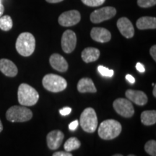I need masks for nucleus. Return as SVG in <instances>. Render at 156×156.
Here are the masks:
<instances>
[{"label":"nucleus","instance_id":"nucleus-1","mask_svg":"<svg viewBox=\"0 0 156 156\" xmlns=\"http://www.w3.org/2000/svg\"><path fill=\"white\" fill-rule=\"evenodd\" d=\"M122 130V126L119 122L114 119H107L99 126L98 135L103 140H113L119 135Z\"/></svg>","mask_w":156,"mask_h":156},{"label":"nucleus","instance_id":"nucleus-2","mask_svg":"<svg viewBox=\"0 0 156 156\" xmlns=\"http://www.w3.org/2000/svg\"><path fill=\"white\" fill-rule=\"evenodd\" d=\"M15 46L21 56H29L32 55L36 48V39L30 33H22L17 39Z\"/></svg>","mask_w":156,"mask_h":156},{"label":"nucleus","instance_id":"nucleus-3","mask_svg":"<svg viewBox=\"0 0 156 156\" xmlns=\"http://www.w3.org/2000/svg\"><path fill=\"white\" fill-rule=\"evenodd\" d=\"M18 102L25 106H32L36 104L39 99V94L37 90L28 84L22 83L17 91Z\"/></svg>","mask_w":156,"mask_h":156},{"label":"nucleus","instance_id":"nucleus-4","mask_svg":"<svg viewBox=\"0 0 156 156\" xmlns=\"http://www.w3.org/2000/svg\"><path fill=\"white\" fill-rule=\"evenodd\" d=\"M43 86L46 90L52 93L62 92L67 88V82L61 76L48 74L42 80Z\"/></svg>","mask_w":156,"mask_h":156},{"label":"nucleus","instance_id":"nucleus-5","mask_svg":"<svg viewBox=\"0 0 156 156\" xmlns=\"http://www.w3.org/2000/svg\"><path fill=\"white\" fill-rule=\"evenodd\" d=\"M33 113L25 106H13L6 112V118L11 122H25L30 120Z\"/></svg>","mask_w":156,"mask_h":156},{"label":"nucleus","instance_id":"nucleus-6","mask_svg":"<svg viewBox=\"0 0 156 156\" xmlns=\"http://www.w3.org/2000/svg\"><path fill=\"white\" fill-rule=\"evenodd\" d=\"M79 123L84 131L87 133H93L98 127V118L94 109L85 108L80 115Z\"/></svg>","mask_w":156,"mask_h":156},{"label":"nucleus","instance_id":"nucleus-7","mask_svg":"<svg viewBox=\"0 0 156 156\" xmlns=\"http://www.w3.org/2000/svg\"><path fill=\"white\" fill-rule=\"evenodd\" d=\"M113 107L117 114L124 118H130L134 114L133 105L129 100L125 98H117L113 103Z\"/></svg>","mask_w":156,"mask_h":156},{"label":"nucleus","instance_id":"nucleus-8","mask_svg":"<svg viewBox=\"0 0 156 156\" xmlns=\"http://www.w3.org/2000/svg\"><path fill=\"white\" fill-rule=\"evenodd\" d=\"M116 14V9L113 7H103L93 11L90 15V20L93 23H100L112 18Z\"/></svg>","mask_w":156,"mask_h":156},{"label":"nucleus","instance_id":"nucleus-9","mask_svg":"<svg viewBox=\"0 0 156 156\" xmlns=\"http://www.w3.org/2000/svg\"><path fill=\"white\" fill-rule=\"evenodd\" d=\"M62 48L64 52L70 54L75 50L77 44V36L75 33L71 30H67L62 37Z\"/></svg>","mask_w":156,"mask_h":156},{"label":"nucleus","instance_id":"nucleus-10","mask_svg":"<svg viewBox=\"0 0 156 156\" xmlns=\"http://www.w3.org/2000/svg\"><path fill=\"white\" fill-rule=\"evenodd\" d=\"M81 16L77 10L64 12L58 17V23L62 26L70 27L77 24L80 21Z\"/></svg>","mask_w":156,"mask_h":156},{"label":"nucleus","instance_id":"nucleus-11","mask_svg":"<svg viewBox=\"0 0 156 156\" xmlns=\"http://www.w3.org/2000/svg\"><path fill=\"white\" fill-rule=\"evenodd\" d=\"M64 138V134L60 130H53L46 136V142L48 148L52 151L57 150L62 145Z\"/></svg>","mask_w":156,"mask_h":156},{"label":"nucleus","instance_id":"nucleus-12","mask_svg":"<svg viewBox=\"0 0 156 156\" xmlns=\"http://www.w3.org/2000/svg\"><path fill=\"white\" fill-rule=\"evenodd\" d=\"M117 28L124 37L131 38L134 35V28L133 25L126 17H121L117 21Z\"/></svg>","mask_w":156,"mask_h":156},{"label":"nucleus","instance_id":"nucleus-13","mask_svg":"<svg viewBox=\"0 0 156 156\" xmlns=\"http://www.w3.org/2000/svg\"><path fill=\"white\" fill-rule=\"evenodd\" d=\"M126 97L132 102L138 106H145L147 103V96L145 93L141 90H127L126 91Z\"/></svg>","mask_w":156,"mask_h":156},{"label":"nucleus","instance_id":"nucleus-14","mask_svg":"<svg viewBox=\"0 0 156 156\" xmlns=\"http://www.w3.org/2000/svg\"><path fill=\"white\" fill-rule=\"evenodd\" d=\"M0 71L7 77H15L18 73L17 66L7 58L0 59Z\"/></svg>","mask_w":156,"mask_h":156},{"label":"nucleus","instance_id":"nucleus-15","mask_svg":"<svg viewBox=\"0 0 156 156\" xmlns=\"http://www.w3.org/2000/svg\"><path fill=\"white\" fill-rule=\"evenodd\" d=\"M49 62L51 66L60 73H64L68 69V63L63 56L58 54H53L50 56Z\"/></svg>","mask_w":156,"mask_h":156},{"label":"nucleus","instance_id":"nucleus-16","mask_svg":"<svg viewBox=\"0 0 156 156\" xmlns=\"http://www.w3.org/2000/svg\"><path fill=\"white\" fill-rule=\"evenodd\" d=\"M90 36L93 40L99 43L108 42L112 38L110 31L103 28H93L91 30Z\"/></svg>","mask_w":156,"mask_h":156},{"label":"nucleus","instance_id":"nucleus-17","mask_svg":"<svg viewBox=\"0 0 156 156\" xmlns=\"http://www.w3.org/2000/svg\"><path fill=\"white\" fill-rule=\"evenodd\" d=\"M77 90L81 93H96L97 89L95 87L94 83L90 78H82L77 83Z\"/></svg>","mask_w":156,"mask_h":156},{"label":"nucleus","instance_id":"nucleus-18","mask_svg":"<svg viewBox=\"0 0 156 156\" xmlns=\"http://www.w3.org/2000/svg\"><path fill=\"white\" fill-rule=\"evenodd\" d=\"M81 56L85 63H90L98 59L100 56V51L96 48L87 47L83 51Z\"/></svg>","mask_w":156,"mask_h":156},{"label":"nucleus","instance_id":"nucleus-19","mask_svg":"<svg viewBox=\"0 0 156 156\" xmlns=\"http://www.w3.org/2000/svg\"><path fill=\"white\" fill-rule=\"evenodd\" d=\"M136 27L140 30L156 28V18L153 17H142L136 21Z\"/></svg>","mask_w":156,"mask_h":156},{"label":"nucleus","instance_id":"nucleus-20","mask_svg":"<svg viewBox=\"0 0 156 156\" xmlns=\"http://www.w3.org/2000/svg\"><path fill=\"white\" fill-rule=\"evenodd\" d=\"M141 122L145 126L153 125L156 123V112L155 110L145 111L141 114Z\"/></svg>","mask_w":156,"mask_h":156},{"label":"nucleus","instance_id":"nucleus-21","mask_svg":"<svg viewBox=\"0 0 156 156\" xmlns=\"http://www.w3.org/2000/svg\"><path fill=\"white\" fill-rule=\"evenodd\" d=\"M81 143L80 140L76 137H70L64 143V148L65 151L71 152L80 147Z\"/></svg>","mask_w":156,"mask_h":156},{"label":"nucleus","instance_id":"nucleus-22","mask_svg":"<svg viewBox=\"0 0 156 156\" xmlns=\"http://www.w3.org/2000/svg\"><path fill=\"white\" fill-rule=\"evenodd\" d=\"M13 26L12 20L9 15L0 17V29L4 31L11 30Z\"/></svg>","mask_w":156,"mask_h":156},{"label":"nucleus","instance_id":"nucleus-23","mask_svg":"<svg viewBox=\"0 0 156 156\" xmlns=\"http://www.w3.org/2000/svg\"><path fill=\"white\" fill-rule=\"evenodd\" d=\"M145 151L151 156H156V141L154 140H149L145 145Z\"/></svg>","mask_w":156,"mask_h":156},{"label":"nucleus","instance_id":"nucleus-24","mask_svg":"<svg viewBox=\"0 0 156 156\" xmlns=\"http://www.w3.org/2000/svg\"><path fill=\"white\" fill-rule=\"evenodd\" d=\"M98 71L103 77H112L114 75V70L109 69L108 68L106 67H103L102 65H99L98 67Z\"/></svg>","mask_w":156,"mask_h":156},{"label":"nucleus","instance_id":"nucleus-25","mask_svg":"<svg viewBox=\"0 0 156 156\" xmlns=\"http://www.w3.org/2000/svg\"><path fill=\"white\" fill-rule=\"evenodd\" d=\"M84 5L89 6V7H98L102 5L106 0H81Z\"/></svg>","mask_w":156,"mask_h":156},{"label":"nucleus","instance_id":"nucleus-26","mask_svg":"<svg viewBox=\"0 0 156 156\" xmlns=\"http://www.w3.org/2000/svg\"><path fill=\"white\" fill-rule=\"evenodd\" d=\"M156 0H137V5L140 7L147 8L155 5Z\"/></svg>","mask_w":156,"mask_h":156},{"label":"nucleus","instance_id":"nucleus-27","mask_svg":"<svg viewBox=\"0 0 156 156\" xmlns=\"http://www.w3.org/2000/svg\"><path fill=\"white\" fill-rule=\"evenodd\" d=\"M72 112V108L70 107H64V108L60 109L59 113L62 116H67Z\"/></svg>","mask_w":156,"mask_h":156},{"label":"nucleus","instance_id":"nucleus-28","mask_svg":"<svg viewBox=\"0 0 156 156\" xmlns=\"http://www.w3.org/2000/svg\"><path fill=\"white\" fill-rule=\"evenodd\" d=\"M52 156H73V154H71L69 152L67 151H58L55 152Z\"/></svg>","mask_w":156,"mask_h":156},{"label":"nucleus","instance_id":"nucleus-29","mask_svg":"<svg viewBox=\"0 0 156 156\" xmlns=\"http://www.w3.org/2000/svg\"><path fill=\"white\" fill-rule=\"evenodd\" d=\"M78 125H79V122H78V120H75L74 122H71L69 124V129L71 131H75L76 129H77Z\"/></svg>","mask_w":156,"mask_h":156},{"label":"nucleus","instance_id":"nucleus-30","mask_svg":"<svg viewBox=\"0 0 156 156\" xmlns=\"http://www.w3.org/2000/svg\"><path fill=\"white\" fill-rule=\"evenodd\" d=\"M150 54H151L152 58H153L154 61L156 62V46L155 45H153V46L151 48Z\"/></svg>","mask_w":156,"mask_h":156},{"label":"nucleus","instance_id":"nucleus-31","mask_svg":"<svg viewBox=\"0 0 156 156\" xmlns=\"http://www.w3.org/2000/svg\"><path fill=\"white\" fill-rule=\"evenodd\" d=\"M136 69H137L138 72H140V73H145V67H144V65L140 63V62L136 63Z\"/></svg>","mask_w":156,"mask_h":156},{"label":"nucleus","instance_id":"nucleus-32","mask_svg":"<svg viewBox=\"0 0 156 156\" xmlns=\"http://www.w3.org/2000/svg\"><path fill=\"white\" fill-rule=\"evenodd\" d=\"M126 80H127L129 83L133 84L135 83V79H134V77L133 76L130 75H126Z\"/></svg>","mask_w":156,"mask_h":156},{"label":"nucleus","instance_id":"nucleus-33","mask_svg":"<svg viewBox=\"0 0 156 156\" xmlns=\"http://www.w3.org/2000/svg\"><path fill=\"white\" fill-rule=\"evenodd\" d=\"M46 1L48 3H58L61 2L63 0H46Z\"/></svg>","mask_w":156,"mask_h":156},{"label":"nucleus","instance_id":"nucleus-34","mask_svg":"<svg viewBox=\"0 0 156 156\" xmlns=\"http://www.w3.org/2000/svg\"><path fill=\"white\" fill-rule=\"evenodd\" d=\"M4 12H5V7H4L3 5H0V17L2 16Z\"/></svg>","mask_w":156,"mask_h":156},{"label":"nucleus","instance_id":"nucleus-35","mask_svg":"<svg viewBox=\"0 0 156 156\" xmlns=\"http://www.w3.org/2000/svg\"><path fill=\"white\" fill-rule=\"evenodd\" d=\"M153 96L154 97H156V85L155 84L154 85V88H153Z\"/></svg>","mask_w":156,"mask_h":156},{"label":"nucleus","instance_id":"nucleus-36","mask_svg":"<svg viewBox=\"0 0 156 156\" xmlns=\"http://www.w3.org/2000/svg\"><path fill=\"white\" fill-rule=\"evenodd\" d=\"M3 130V125H2V121L0 119V132Z\"/></svg>","mask_w":156,"mask_h":156},{"label":"nucleus","instance_id":"nucleus-37","mask_svg":"<svg viewBox=\"0 0 156 156\" xmlns=\"http://www.w3.org/2000/svg\"><path fill=\"white\" fill-rule=\"evenodd\" d=\"M112 156H123V155H121V154H115V155H112Z\"/></svg>","mask_w":156,"mask_h":156},{"label":"nucleus","instance_id":"nucleus-38","mask_svg":"<svg viewBox=\"0 0 156 156\" xmlns=\"http://www.w3.org/2000/svg\"><path fill=\"white\" fill-rule=\"evenodd\" d=\"M2 5V0H0V5Z\"/></svg>","mask_w":156,"mask_h":156},{"label":"nucleus","instance_id":"nucleus-39","mask_svg":"<svg viewBox=\"0 0 156 156\" xmlns=\"http://www.w3.org/2000/svg\"><path fill=\"white\" fill-rule=\"evenodd\" d=\"M127 156H136V155H132V154H130V155H128Z\"/></svg>","mask_w":156,"mask_h":156}]
</instances>
